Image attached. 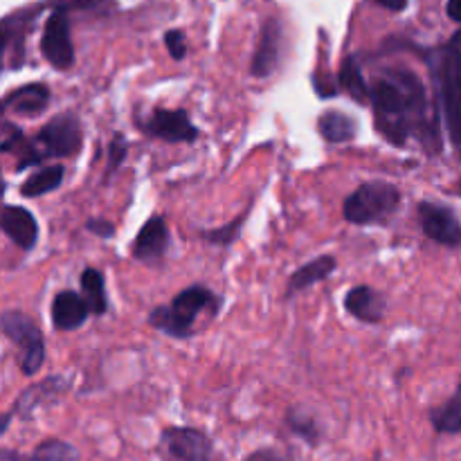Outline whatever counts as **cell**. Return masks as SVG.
<instances>
[{
	"mask_svg": "<svg viewBox=\"0 0 461 461\" xmlns=\"http://www.w3.org/2000/svg\"><path fill=\"white\" fill-rule=\"evenodd\" d=\"M0 225L3 232L16 243L21 250H32L39 241V223H36L34 214L25 207L18 205H5L3 216H0Z\"/></svg>",
	"mask_w": 461,
	"mask_h": 461,
	"instance_id": "obj_13",
	"label": "cell"
},
{
	"mask_svg": "<svg viewBox=\"0 0 461 461\" xmlns=\"http://www.w3.org/2000/svg\"><path fill=\"white\" fill-rule=\"evenodd\" d=\"M243 223H246V214L239 216L237 221H230L228 225H221V228L203 230L201 237L205 239L207 243H214V246H230V243L239 237V230H241Z\"/></svg>",
	"mask_w": 461,
	"mask_h": 461,
	"instance_id": "obj_26",
	"label": "cell"
},
{
	"mask_svg": "<svg viewBox=\"0 0 461 461\" xmlns=\"http://www.w3.org/2000/svg\"><path fill=\"white\" fill-rule=\"evenodd\" d=\"M286 423H288V428H291L295 435H300L304 441H309V444H318L320 428H318V423H315L311 417H306V414H300L297 410H291V412H288V417H286Z\"/></svg>",
	"mask_w": 461,
	"mask_h": 461,
	"instance_id": "obj_25",
	"label": "cell"
},
{
	"mask_svg": "<svg viewBox=\"0 0 461 461\" xmlns=\"http://www.w3.org/2000/svg\"><path fill=\"white\" fill-rule=\"evenodd\" d=\"M63 176H66V167L63 165L45 167V169L32 174L30 178L21 185V194L27 198L45 196V194H50V192H54V189L61 187Z\"/></svg>",
	"mask_w": 461,
	"mask_h": 461,
	"instance_id": "obj_22",
	"label": "cell"
},
{
	"mask_svg": "<svg viewBox=\"0 0 461 461\" xmlns=\"http://www.w3.org/2000/svg\"><path fill=\"white\" fill-rule=\"evenodd\" d=\"M345 311L360 322L378 324L385 315V300H383L381 293L363 284V286H354L347 293Z\"/></svg>",
	"mask_w": 461,
	"mask_h": 461,
	"instance_id": "obj_14",
	"label": "cell"
},
{
	"mask_svg": "<svg viewBox=\"0 0 461 461\" xmlns=\"http://www.w3.org/2000/svg\"><path fill=\"white\" fill-rule=\"evenodd\" d=\"M41 54L57 70H70L75 66V48L70 39V23L63 9H54L48 16L41 36Z\"/></svg>",
	"mask_w": 461,
	"mask_h": 461,
	"instance_id": "obj_8",
	"label": "cell"
},
{
	"mask_svg": "<svg viewBox=\"0 0 461 461\" xmlns=\"http://www.w3.org/2000/svg\"><path fill=\"white\" fill-rule=\"evenodd\" d=\"M340 86L345 93H349L351 97L356 99V102H369V86L365 84L363 75H360V68L354 57H349L342 63Z\"/></svg>",
	"mask_w": 461,
	"mask_h": 461,
	"instance_id": "obj_24",
	"label": "cell"
},
{
	"mask_svg": "<svg viewBox=\"0 0 461 461\" xmlns=\"http://www.w3.org/2000/svg\"><path fill=\"white\" fill-rule=\"evenodd\" d=\"M86 228H88L90 232L97 234V237H102V239L115 237V225L108 223L106 219H90L88 223H86Z\"/></svg>",
	"mask_w": 461,
	"mask_h": 461,
	"instance_id": "obj_29",
	"label": "cell"
},
{
	"mask_svg": "<svg viewBox=\"0 0 461 461\" xmlns=\"http://www.w3.org/2000/svg\"><path fill=\"white\" fill-rule=\"evenodd\" d=\"M336 266H338L336 257H331V255H324V257H318V259L309 261V264H304L302 268H297L295 273L291 275V279H288L286 295L293 297V295H297V293L306 291V288L315 286L318 282H324L327 277H331L333 270H336Z\"/></svg>",
	"mask_w": 461,
	"mask_h": 461,
	"instance_id": "obj_18",
	"label": "cell"
},
{
	"mask_svg": "<svg viewBox=\"0 0 461 461\" xmlns=\"http://www.w3.org/2000/svg\"><path fill=\"white\" fill-rule=\"evenodd\" d=\"M126 151H129V147H126L124 138H122L120 133L113 135V142L108 144V171H106V178L113 174V171L117 169V167L122 165V162L126 160Z\"/></svg>",
	"mask_w": 461,
	"mask_h": 461,
	"instance_id": "obj_27",
	"label": "cell"
},
{
	"mask_svg": "<svg viewBox=\"0 0 461 461\" xmlns=\"http://www.w3.org/2000/svg\"><path fill=\"white\" fill-rule=\"evenodd\" d=\"M160 453L167 461H216L214 444L198 428H167L160 435Z\"/></svg>",
	"mask_w": 461,
	"mask_h": 461,
	"instance_id": "obj_7",
	"label": "cell"
},
{
	"mask_svg": "<svg viewBox=\"0 0 461 461\" xmlns=\"http://www.w3.org/2000/svg\"><path fill=\"white\" fill-rule=\"evenodd\" d=\"M81 291H84V300L88 304L90 313L104 315L108 311V297L106 286H104V275L97 268H86L81 273Z\"/></svg>",
	"mask_w": 461,
	"mask_h": 461,
	"instance_id": "obj_23",
	"label": "cell"
},
{
	"mask_svg": "<svg viewBox=\"0 0 461 461\" xmlns=\"http://www.w3.org/2000/svg\"><path fill=\"white\" fill-rule=\"evenodd\" d=\"M68 387H70V383H68L63 376L45 378V381L36 383L34 387H27V390L18 396L16 403H14V410L9 414H12V417L27 419L41 403L57 399V396L63 394Z\"/></svg>",
	"mask_w": 461,
	"mask_h": 461,
	"instance_id": "obj_16",
	"label": "cell"
},
{
	"mask_svg": "<svg viewBox=\"0 0 461 461\" xmlns=\"http://www.w3.org/2000/svg\"><path fill=\"white\" fill-rule=\"evenodd\" d=\"M169 248V225L165 216L156 214L142 225L133 243V257L144 264H158Z\"/></svg>",
	"mask_w": 461,
	"mask_h": 461,
	"instance_id": "obj_11",
	"label": "cell"
},
{
	"mask_svg": "<svg viewBox=\"0 0 461 461\" xmlns=\"http://www.w3.org/2000/svg\"><path fill=\"white\" fill-rule=\"evenodd\" d=\"M3 333L21 349V369L25 376H36L45 363V342L43 333L36 327L30 315L21 311H5L3 318Z\"/></svg>",
	"mask_w": 461,
	"mask_h": 461,
	"instance_id": "obj_6",
	"label": "cell"
},
{
	"mask_svg": "<svg viewBox=\"0 0 461 461\" xmlns=\"http://www.w3.org/2000/svg\"><path fill=\"white\" fill-rule=\"evenodd\" d=\"M243 461H291V459L284 457L282 453H277V450L273 448H261V450H255L252 455H248Z\"/></svg>",
	"mask_w": 461,
	"mask_h": 461,
	"instance_id": "obj_31",
	"label": "cell"
},
{
	"mask_svg": "<svg viewBox=\"0 0 461 461\" xmlns=\"http://www.w3.org/2000/svg\"><path fill=\"white\" fill-rule=\"evenodd\" d=\"M401 189L385 180H369L347 196L342 216L347 223L374 225L387 223L401 207Z\"/></svg>",
	"mask_w": 461,
	"mask_h": 461,
	"instance_id": "obj_5",
	"label": "cell"
},
{
	"mask_svg": "<svg viewBox=\"0 0 461 461\" xmlns=\"http://www.w3.org/2000/svg\"><path fill=\"white\" fill-rule=\"evenodd\" d=\"M219 297L203 284H194V286L185 288L183 293L171 300L169 306H158L149 315V324L158 331L167 333L171 338L185 340L194 333V322L203 311H219Z\"/></svg>",
	"mask_w": 461,
	"mask_h": 461,
	"instance_id": "obj_2",
	"label": "cell"
},
{
	"mask_svg": "<svg viewBox=\"0 0 461 461\" xmlns=\"http://www.w3.org/2000/svg\"><path fill=\"white\" fill-rule=\"evenodd\" d=\"M318 126H320V133H322V138L331 144L351 142V140L356 138V133H358V129H356V122L340 111L322 113L318 120Z\"/></svg>",
	"mask_w": 461,
	"mask_h": 461,
	"instance_id": "obj_20",
	"label": "cell"
},
{
	"mask_svg": "<svg viewBox=\"0 0 461 461\" xmlns=\"http://www.w3.org/2000/svg\"><path fill=\"white\" fill-rule=\"evenodd\" d=\"M140 129L151 138L162 142H194L198 138V129L189 120V113L185 108H156L151 115L140 122Z\"/></svg>",
	"mask_w": 461,
	"mask_h": 461,
	"instance_id": "obj_9",
	"label": "cell"
},
{
	"mask_svg": "<svg viewBox=\"0 0 461 461\" xmlns=\"http://www.w3.org/2000/svg\"><path fill=\"white\" fill-rule=\"evenodd\" d=\"M430 421L441 435H459L461 432V383L446 403L437 405L430 412Z\"/></svg>",
	"mask_w": 461,
	"mask_h": 461,
	"instance_id": "obj_21",
	"label": "cell"
},
{
	"mask_svg": "<svg viewBox=\"0 0 461 461\" xmlns=\"http://www.w3.org/2000/svg\"><path fill=\"white\" fill-rule=\"evenodd\" d=\"M457 189H459V192H461V180H459V185H457Z\"/></svg>",
	"mask_w": 461,
	"mask_h": 461,
	"instance_id": "obj_35",
	"label": "cell"
},
{
	"mask_svg": "<svg viewBox=\"0 0 461 461\" xmlns=\"http://www.w3.org/2000/svg\"><path fill=\"white\" fill-rule=\"evenodd\" d=\"M165 45H167V50H169L171 59H176V61H183L185 54H187V43H185V34L180 30L167 32Z\"/></svg>",
	"mask_w": 461,
	"mask_h": 461,
	"instance_id": "obj_28",
	"label": "cell"
},
{
	"mask_svg": "<svg viewBox=\"0 0 461 461\" xmlns=\"http://www.w3.org/2000/svg\"><path fill=\"white\" fill-rule=\"evenodd\" d=\"M446 12H448V16L453 18L455 23H461V0H448Z\"/></svg>",
	"mask_w": 461,
	"mask_h": 461,
	"instance_id": "obj_33",
	"label": "cell"
},
{
	"mask_svg": "<svg viewBox=\"0 0 461 461\" xmlns=\"http://www.w3.org/2000/svg\"><path fill=\"white\" fill-rule=\"evenodd\" d=\"M21 140H23V133L21 131L16 129V126H12L7 122V124H5V138H3V151L5 153H9L12 151L14 147H18V144H21Z\"/></svg>",
	"mask_w": 461,
	"mask_h": 461,
	"instance_id": "obj_30",
	"label": "cell"
},
{
	"mask_svg": "<svg viewBox=\"0 0 461 461\" xmlns=\"http://www.w3.org/2000/svg\"><path fill=\"white\" fill-rule=\"evenodd\" d=\"M381 7L390 9V12H403L408 7V0H376Z\"/></svg>",
	"mask_w": 461,
	"mask_h": 461,
	"instance_id": "obj_32",
	"label": "cell"
},
{
	"mask_svg": "<svg viewBox=\"0 0 461 461\" xmlns=\"http://www.w3.org/2000/svg\"><path fill=\"white\" fill-rule=\"evenodd\" d=\"M279 57H282V25L275 18H268L261 27L259 43H257V52L252 57L250 72L257 79L270 77L279 66Z\"/></svg>",
	"mask_w": 461,
	"mask_h": 461,
	"instance_id": "obj_12",
	"label": "cell"
},
{
	"mask_svg": "<svg viewBox=\"0 0 461 461\" xmlns=\"http://www.w3.org/2000/svg\"><path fill=\"white\" fill-rule=\"evenodd\" d=\"M50 90L43 84H27L21 88L12 90V93L5 97L3 106L5 111H14L18 115H39L48 108L50 104Z\"/></svg>",
	"mask_w": 461,
	"mask_h": 461,
	"instance_id": "obj_17",
	"label": "cell"
},
{
	"mask_svg": "<svg viewBox=\"0 0 461 461\" xmlns=\"http://www.w3.org/2000/svg\"><path fill=\"white\" fill-rule=\"evenodd\" d=\"M90 309L75 291H61L52 300V322L59 331H75L88 318Z\"/></svg>",
	"mask_w": 461,
	"mask_h": 461,
	"instance_id": "obj_15",
	"label": "cell"
},
{
	"mask_svg": "<svg viewBox=\"0 0 461 461\" xmlns=\"http://www.w3.org/2000/svg\"><path fill=\"white\" fill-rule=\"evenodd\" d=\"M369 102L376 115V129L396 147H403L412 135H421L426 147L439 151L435 117H430L428 93L414 72L385 70L369 84Z\"/></svg>",
	"mask_w": 461,
	"mask_h": 461,
	"instance_id": "obj_1",
	"label": "cell"
},
{
	"mask_svg": "<svg viewBox=\"0 0 461 461\" xmlns=\"http://www.w3.org/2000/svg\"><path fill=\"white\" fill-rule=\"evenodd\" d=\"M5 461H79V453L72 444L61 439H45L30 455H18L12 450L3 453Z\"/></svg>",
	"mask_w": 461,
	"mask_h": 461,
	"instance_id": "obj_19",
	"label": "cell"
},
{
	"mask_svg": "<svg viewBox=\"0 0 461 461\" xmlns=\"http://www.w3.org/2000/svg\"><path fill=\"white\" fill-rule=\"evenodd\" d=\"M419 221H421L423 234L430 241L439 243L444 248L461 246V223L450 207L423 201L419 205Z\"/></svg>",
	"mask_w": 461,
	"mask_h": 461,
	"instance_id": "obj_10",
	"label": "cell"
},
{
	"mask_svg": "<svg viewBox=\"0 0 461 461\" xmlns=\"http://www.w3.org/2000/svg\"><path fill=\"white\" fill-rule=\"evenodd\" d=\"M435 75L450 142L461 153V30L435 54Z\"/></svg>",
	"mask_w": 461,
	"mask_h": 461,
	"instance_id": "obj_4",
	"label": "cell"
},
{
	"mask_svg": "<svg viewBox=\"0 0 461 461\" xmlns=\"http://www.w3.org/2000/svg\"><path fill=\"white\" fill-rule=\"evenodd\" d=\"M102 0H68V7H75V9H88L99 5Z\"/></svg>",
	"mask_w": 461,
	"mask_h": 461,
	"instance_id": "obj_34",
	"label": "cell"
},
{
	"mask_svg": "<svg viewBox=\"0 0 461 461\" xmlns=\"http://www.w3.org/2000/svg\"><path fill=\"white\" fill-rule=\"evenodd\" d=\"M81 147H84V131H81L79 117L75 113H61L39 131L34 144L23 147L16 171L27 169L30 165H39L45 158H75Z\"/></svg>",
	"mask_w": 461,
	"mask_h": 461,
	"instance_id": "obj_3",
	"label": "cell"
}]
</instances>
